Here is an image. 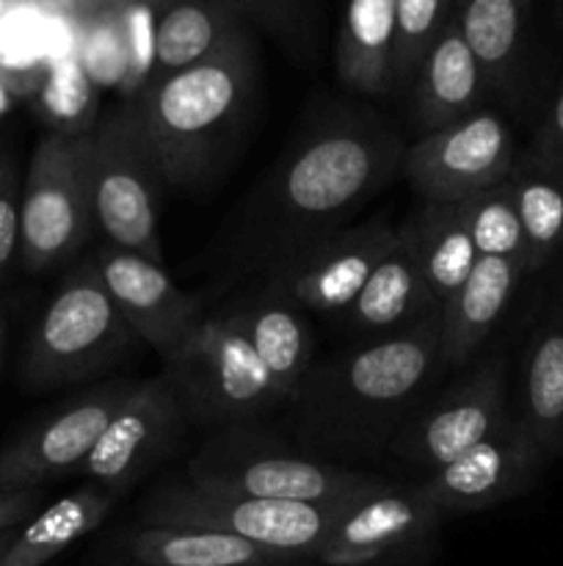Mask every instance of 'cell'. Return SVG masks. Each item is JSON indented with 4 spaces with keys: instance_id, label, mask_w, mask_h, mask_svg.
<instances>
[{
    "instance_id": "18",
    "label": "cell",
    "mask_w": 563,
    "mask_h": 566,
    "mask_svg": "<svg viewBox=\"0 0 563 566\" xmlns=\"http://www.w3.org/2000/svg\"><path fill=\"white\" fill-rule=\"evenodd\" d=\"M436 310H439V302L425 282L406 232L397 227L395 243L375 265L351 307L346 310L342 324L351 335L368 343L397 335L434 315Z\"/></svg>"
},
{
    "instance_id": "21",
    "label": "cell",
    "mask_w": 563,
    "mask_h": 566,
    "mask_svg": "<svg viewBox=\"0 0 563 566\" xmlns=\"http://www.w3.org/2000/svg\"><path fill=\"white\" fill-rule=\"evenodd\" d=\"M484 92L486 77L472 50L456 20H447L414 75V122L419 136L475 114Z\"/></svg>"
},
{
    "instance_id": "11",
    "label": "cell",
    "mask_w": 563,
    "mask_h": 566,
    "mask_svg": "<svg viewBox=\"0 0 563 566\" xmlns=\"http://www.w3.org/2000/svg\"><path fill=\"white\" fill-rule=\"evenodd\" d=\"M517 158L511 127L478 108L406 147L401 175L423 202L456 205L506 182Z\"/></svg>"
},
{
    "instance_id": "33",
    "label": "cell",
    "mask_w": 563,
    "mask_h": 566,
    "mask_svg": "<svg viewBox=\"0 0 563 566\" xmlns=\"http://www.w3.org/2000/svg\"><path fill=\"white\" fill-rule=\"evenodd\" d=\"M22 182L14 158L0 149V280L20 258Z\"/></svg>"
},
{
    "instance_id": "23",
    "label": "cell",
    "mask_w": 563,
    "mask_h": 566,
    "mask_svg": "<svg viewBox=\"0 0 563 566\" xmlns=\"http://www.w3.org/2000/svg\"><path fill=\"white\" fill-rule=\"evenodd\" d=\"M522 420L546 462L563 453V285L528 346L522 368Z\"/></svg>"
},
{
    "instance_id": "9",
    "label": "cell",
    "mask_w": 563,
    "mask_h": 566,
    "mask_svg": "<svg viewBox=\"0 0 563 566\" xmlns=\"http://www.w3.org/2000/svg\"><path fill=\"white\" fill-rule=\"evenodd\" d=\"M88 182L105 243L163 263L158 219L166 180L130 103L88 127Z\"/></svg>"
},
{
    "instance_id": "41",
    "label": "cell",
    "mask_w": 563,
    "mask_h": 566,
    "mask_svg": "<svg viewBox=\"0 0 563 566\" xmlns=\"http://www.w3.org/2000/svg\"><path fill=\"white\" fill-rule=\"evenodd\" d=\"M59 3H66V6H77V3H83V0H59Z\"/></svg>"
},
{
    "instance_id": "17",
    "label": "cell",
    "mask_w": 563,
    "mask_h": 566,
    "mask_svg": "<svg viewBox=\"0 0 563 566\" xmlns=\"http://www.w3.org/2000/svg\"><path fill=\"white\" fill-rule=\"evenodd\" d=\"M92 263L138 340L160 359L204 315L202 302L182 291L163 263L105 241L94 249Z\"/></svg>"
},
{
    "instance_id": "24",
    "label": "cell",
    "mask_w": 563,
    "mask_h": 566,
    "mask_svg": "<svg viewBox=\"0 0 563 566\" xmlns=\"http://www.w3.org/2000/svg\"><path fill=\"white\" fill-rule=\"evenodd\" d=\"M395 0H348L337 36V75L351 92L384 97L395 88Z\"/></svg>"
},
{
    "instance_id": "22",
    "label": "cell",
    "mask_w": 563,
    "mask_h": 566,
    "mask_svg": "<svg viewBox=\"0 0 563 566\" xmlns=\"http://www.w3.org/2000/svg\"><path fill=\"white\" fill-rule=\"evenodd\" d=\"M132 566H282L296 558L237 536L180 525H132L119 539Z\"/></svg>"
},
{
    "instance_id": "42",
    "label": "cell",
    "mask_w": 563,
    "mask_h": 566,
    "mask_svg": "<svg viewBox=\"0 0 563 566\" xmlns=\"http://www.w3.org/2000/svg\"><path fill=\"white\" fill-rule=\"evenodd\" d=\"M110 3H119V0H110Z\"/></svg>"
},
{
    "instance_id": "29",
    "label": "cell",
    "mask_w": 563,
    "mask_h": 566,
    "mask_svg": "<svg viewBox=\"0 0 563 566\" xmlns=\"http://www.w3.org/2000/svg\"><path fill=\"white\" fill-rule=\"evenodd\" d=\"M508 186L522 224L524 276H528L544 269L563 243V182L517 158Z\"/></svg>"
},
{
    "instance_id": "30",
    "label": "cell",
    "mask_w": 563,
    "mask_h": 566,
    "mask_svg": "<svg viewBox=\"0 0 563 566\" xmlns=\"http://www.w3.org/2000/svg\"><path fill=\"white\" fill-rule=\"evenodd\" d=\"M461 210L480 258L513 260L524 271V235L508 180L469 197Z\"/></svg>"
},
{
    "instance_id": "40",
    "label": "cell",
    "mask_w": 563,
    "mask_h": 566,
    "mask_svg": "<svg viewBox=\"0 0 563 566\" xmlns=\"http://www.w3.org/2000/svg\"><path fill=\"white\" fill-rule=\"evenodd\" d=\"M9 6H11V0H0V22H3L6 14H9Z\"/></svg>"
},
{
    "instance_id": "1",
    "label": "cell",
    "mask_w": 563,
    "mask_h": 566,
    "mask_svg": "<svg viewBox=\"0 0 563 566\" xmlns=\"http://www.w3.org/2000/svg\"><path fill=\"white\" fill-rule=\"evenodd\" d=\"M403 153L406 144L373 111H320L230 216L219 238L224 263L237 274L265 276L351 227L401 175Z\"/></svg>"
},
{
    "instance_id": "36",
    "label": "cell",
    "mask_w": 563,
    "mask_h": 566,
    "mask_svg": "<svg viewBox=\"0 0 563 566\" xmlns=\"http://www.w3.org/2000/svg\"><path fill=\"white\" fill-rule=\"evenodd\" d=\"M44 501V490H20L0 495V536L25 525L39 512Z\"/></svg>"
},
{
    "instance_id": "15",
    "label": "cell",
    "mask_w": 563,
    "mask_h": 566,
    "mask_svg": "<svg viewBox=\"0 0 563 566\" xmlns=\"http://www.w3.org/2000/svg\"><path fill=\"white\" fill-rule=\"evenodd\" d=\"M544 468V453L530 440L522 420L508 415L495 434L412 486L423 501L453 517L486 512L519 497L539 481Z\"/></svg>"
},
{
    "instance_id": "3",
    "label": "cell",
    "mask_w": 563,
    "mask_h": 566,
    "mask_svg": "<svg viewBox=\"0 0 563 566\" xmlns=\"http://www.w3.org/2000/svg\"><path fill=\"white\" fill-rule=\"evenodd\" d=\"M254 97L257 55L246 31L210 59L138 86L130 108L166 186L180 191L213 186L237 155Z\"/></svg>"
},
{
    "instance_id": "5",
    "label": "cell",
    "mask_w": 563,
    "mask_h": 566,
    "mask_svg": "<svg viewBox=\"0 0 563 566\" xmlns=\"http://www.w3.org/2000/svg\"><path fill=\"white\" fill-rule=\"evenodd\" d=\"M138 343L88 258L70 269L44 304L22 348L20 379L28 390L88 381L119 365Z\"/></svg>"
},
{
    "instance_id": "12",
    "label": "cell",
    "mask_w": 563,
    "mask_h": 566,
    "mask_svg": "<svg viewBox=\"0 0 563 566\" xmlns=\"http://www.w3.org/2000/svg\"><path fill=\"white\" fill-rule=\"evenodd\" d=\"M445 514L414 492L386 481L346 509L315 562L326 566H417L434 553Z\"/></svg>"
},
{
    "instance_id": "7",
    "label": "cell",
    "mask_w": 563,
    "mask_h": 566,
    "mask_svg": "<svg viewBox=\"0 0 563 566\" xmlns=\"http://www.w3.org/2000/svg\"><path fill=\"white\" fill-rule=\"evenodd\" d=\"M357 497L329 503V506L263 501V497H246L224 490H208L188 481L185 475H177L149 492L147 501L138 506V523L219 531V534L285 553L296 562H307V558L315 562L323 542L329 539L334 525Z\"/></svg>"
},
{
    "instance_id": "34",
    "label": "cell",
    "mask_w": 563,
    "mask_h": 566,
    "mask_svg": "<svg viewBox=\"0 0 563 566\" xmlns=\"http://www.w3.org/2000/svg\"><path fill=\"white\" fill-rule=\"evenodd\" d=\"M237 17H248L282 42L307 39V17L298 0H224Z\"/></svg>"
},
{
    "instance_id": "26",
    "label": "cell",
    "mask_w": 563,
    "mask_h": 566,
    "mask_svg": "<svg viewBox=\"0 0 563 566\" xmlns=\"http://www.w3.org/2000/svg\"><path fill=\"white\" fill-rule=\"evenodd\" d=\"M401 227L412 243V252L423 269L431 293L442 304L472 274L475 263L480 260L467 221H464L461 202H423V208L408 216Z\"/></svg>"
},
{
    "instance_id": "6",
    "label": "cell",
    "mask_w": 563,
    "mask_h": 566,
    "mask_svg": "<svg viewBox=\"0 0 563 566\" xmlns=\"http://www.w3.org/2000/svg\"><path fill=\"white\" fill-rule=\"evenodd\" d=\"M163 379L174 390L188 423L210 431L259 423L265 415L285 409L230 307L204 310L163 357Z\"/></svg>"
},
{
    "instance_id": "38",
    "label": "cell",
    "mask_w": 563,
    "mask_h": 566,
    "mask_svg": "<svg viewBox=\"0 0 563 566\" xmlns=\"http://www.w3.org/2000/svg\"><path fill=\"white\" fill-rule=\"evenodd\" d=\"M14 534H17V531H9V534L0 536V556H3V551H6V547H9V542L14 539Z\"/></svg>"
},
{
    "instance_id": "2",
    "label": "cell",
    "mask_w": 563,
    "mask_h": 566,
    "mask_svg": "<svg viewBox=\"0 0 563 566\" xmlns=\"http://www.w3.org/2000/svg\"><path fill=\"white\" fill-rule=\"evenodd\" d=\"M442 374L439 310L397 335L368 340L312 365L287 403L293 442L351 468L390 451L392 437Z\"/></svg>"
},
{
    "instance_id": "39",
    "label": "cell",
    "mask_w": 563,
    "mask_h": 566,
    "mask_svg": "<svg viewBox=\"0 0 563 566\" xmlns=\"http://www.w3.org/2000/svg\"><path fill=\"white\" fill-rule=\"evenodd\" d=\"M6 94H9V86H6V83L0 81V111L6 108Z\"/></svg>"
},
{
    "instance_id": "27",
    "label": "cell",
    "mask_w": 563,
    "mask_h": 566,
    "mask_svg": "<svg viewBox=\"0 0 563 566\" xmlns=\"http://www.w3.org/2000/svg\"><path fill=\"white\" fill-rule=\"evenodd\" d=\"M243 20L224 0H177L155 25V75H174L219 53L237 33Z\"/></svg>"
},
{
    "instance_id": "43",
    "label": "cell",
    "mask_w": 563,
    "mask_h": 566,
    "mask_svg": "<svg viewBox=\"0 0 563 566\" xmlns=\"http://www.w3.org/2000/svg\"><path fill=\"white\" fill-rule=\"evenodd\" d=\"M0 313H3V307H0Z\"/></svg>"
},
{
    "instance_id": "20",
    "label": "cell",
    "mask_w": 563,
    "mask_h": 566,
    "mask_svg": "<svg viewBox=\"0 0 563 566\" xmlns=\"http://www.w3.org/2000/svg\"><path fill=\"white\" fill-rule=\"evenodd\" d=\"M230 310L287 409L315 365V337L307 313L259 291Z\"/></svg>"
},
{
    "instance_id": "32",
    "label": "cell",
    "mask_w": 563,
    "mask_h": 566,
    "mask_svg": "<svg viewBox=\"0 0 563 566\" xmlns=\"http://www.w3.org/2000/svg\"><path fill=\"white\" fill-rule=\"evenodd\" d=\"M83 70L103 77H116L130 70V42H127L125 9H110L88 25L83 42Z\"/></svg>"
},
{
    "instance_id": "31",
    "label": "cell",
    "mask_w": 563,
    "mask_h": 566,
    "mask_svg": "<svg viewBox=\"0 0 563 566\" xmlns=\"http://www.w3.org/2000/svg\"><path fill=\"white\" fill-rule=\"evenodd\" d=\"M447 0H395V88L408 86L425 53L447 25Z\"/></svg>"
},
{
    "instance_id": "19",
    "label": "cell",
    "mask_w": 563,
    "mask_h": 566,
    "mask_svg": "<svg viewBox=\"0 0 563 566\" xmlns=\"http://www.w3.org/2000/svg\"><path fill=\"white\" fill-rule=\"evenodd\" d=\"M522 265L502 258H480L472 274L439 304V363L442 370L467 365L506 313Z\"/></svg>"
},
{
    "instance_id": "4",
    "label": "cell",
    "mask_w": 563,
    "mask_h": 566,
    "mask_svg": "<svg viewBox=\"0 0 563 566\" xmlns=\"http://www.w3.org/2000/svg\"><path fill=\"white\" fill-rule=\"evenodd\" d=\"M185 479L208 490L315 506L351 501L390 481L323 462L259 423L213 431L188 462Z\"/></svg>"
},
{
    "instance_id": "28",
    "label": "cell",
    "mask_w": 563,
    "mask_h": 566,
    "mask_svg": "<svg viewBox=\"0 0 563 566\" xmlns=\"http://www.w3.org/2000/svg\"><path fill=\"white\" fill-rule=\"evenodd\" d=\"M524 3L528 0H458V14L453 20L491 92L508 94L517 81Z\"/></svg>"
},
{
    "instance_id": "13",
    "label": "cell",
    "mask_w": 563,
    "mask_h": 566,
    "mask_svg": "<svg viewBox=\"0 0 563 566\" xmlns=\"http://www.w3.org/2000/svg\"><path fill=\"white\" fill-rule=\"evenodd\" d=\"M395 238L397 227L384 219L346 227L259 276V293L282 298L301 313L342 318Z\"/></svg>"
},
{
    "instance_id": "35",
    "label": "cell",
    "mask_w": 563,
    "mask_h": 566,
    "mask_svg": "<svg viewBox=\"0 0 563 566\" xmlns=\"http://www.w3.org/2000/svg\"><path fill=\"white\" fill-rule=\"evenodd\" d=\"M522 160L563 182V86L550 103V111Z\"/></svg>"
},
{
    "instance_id": "25",
    "label": "cell",
    "mask_w": 563,
    "mask_h": 566,
    "mask_svg": "<svg viewBox=\"0 0 563 566\" xmlns=\"http://www.w3.org/2000/svg\"><path fill=\"white\" fill-rule=\"evenodd\" d=\"M119 495L103 486H81L66 497L55 501L44 512H36L22 528H17L14 539L0 556V566H44L55 556L92 534L114 512Z\"/></svg>"
},
{
    "instance_id": "37",
    "label": "cell",
    "mask_w": 563,
    "mask_h": 566,
    "mask_svg": "<svg viewBox=\"0 0 563 566\" xmlns=\"http://www.w3.org/2000/svg\"><path fill=\"white\" fill-rule=\"evenodd\" d=\"M3 348H6V315L0 313V357H3Z\"/></svg>"
},
{
    "instance_id": "10",
    "label": "cell",
    "mask_w": 563,
    "mask_h": 566,
    "mask_svg": "<svg viewBox=\"0 0 563 566\" xmlns=\"http://www.w3.org/2000/svg\"><path fill=\"white\" fill-rule=\"evenodd\" d=\"M502 357H489L447 390L412 409L390 442V457L425 475L495 434L508 420Z\"/></svg>"
},
{
    "instance_id": "14",
    "label": "cell",
    "mask_w": 563,
    "mask_h": 566,
    "mask_svg": "<svg viewBox=\"0 0 563 566\" xmlns=\"http://www.w3.org/2000/svg\"><path fill=\"white\" fill-rule=\"evenodd\" d=\"M185 429L188 418L163 374L136 381L77 473L121 497L127 486L174 453Z\"/></svg>"
},
{
    "instance_id": "8",
    "label": "cell",
    "mask_w": 563,
    "mask_h": 566,
    "mask_svg": "<svg viewBox=\"0 0 563 566\" xmlns=\"http://www.w3.org/2000/svg\"><path fill=\"white\" fill-rule=\"evenodd\" d=\"M88 127H53L33 149L20 216V263L33 274L70 263L97 230Z\"/></svg>"
},
{
    "instance_id": "16",
    "label": "cell",
    "mask_w": 563,
    "mask_h": 566,
    "mask_svg": "<svg viewBox=\"0 0 563 566\" xmlns=\"http://www.w3.org/2000/svg\"><path fill=\"white\" fill-rule=\"evenodd\" d=\"M132 385L119 379L83 392L6 446L0 451V495L42 490L47 481L77 473Z\"/></svg>"
}]
</instances>
